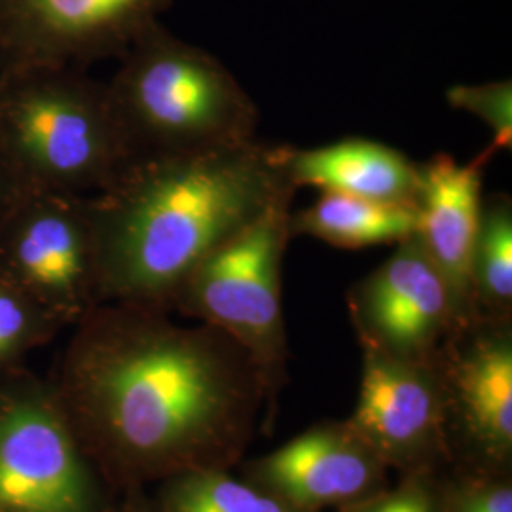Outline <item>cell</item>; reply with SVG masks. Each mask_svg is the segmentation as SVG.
<instances>
[{"label":"cell","mask_w":512,"mask_h":512,"mask_svg":"<svg viewBox=\"0 0 512 512\" xmlns=\"http://www.w3.org/2000/svg\"><path fill=\"white\" fill-rule=\"evenodd\" d=\"M73 329L48 382L114 494L238 463L275 391L226 332L126 304H101Z\"/></svg>","instance_id":"1"},{"label":"cell","mask_w":512,"mask_h":512,"mask_svg":"<svg viewBox=\"0 0 512 512\" xmlns=\"http://www.w3.org/2000/svg\"><path fill=\"white\" fill-rule=\"evenodd\" d=\"M287 188L283 145L258 139L131 165L90 198L101 304L171 313L196 264Z\"/></svg>","instance_id":"2"},{"label":"cell","mask_w":512,"mask_h":512,"mask_svg":"<svg viewBox=\"0 0 512 512\" xmlns=\"http://www.w3.org/2000/svg\"><path fill=\"white\" fill-rule=\"evenodd\" d=\"M0 152L21 190L82 198L137 164L107 82L76 67L0 71Z\"/></svg>","instance_id":"3"},{"label":"cell","mask_w":512,"mask_h":512,"mask_svg":"<svg viewBox=\"0 0 512 512\" xmlns=\"http://www.w3.org/2000/svg\"><path fill=\"white\" fill-rule=\"evenodd\" d=\"M107 88L137 162L256 139L260 112L238 78L160 21L120 57Z\"/></svg>","instance_id":"4"},{"label":"cell","mask_w":512,"mask_h":512,"mask_svg":"<svg viewBox=\"0 0 512 512\" xmlns=\"http://www.w3.org/2000/svg\"><path fill=\"white\" fill-rule=\"evenodd\" d=\"M296 188H287L255 219L224 239L186 275L173 310L226 332L279 389L287 365L281 302L283 256L293 239Z\"/></svg>","instance_id":"5"},{"label":"cell","mask_w":512,"mask_h":512,"mask_svg":"<svg viewBox=\"0 0 512 512\" xmlns=\"http://www.w3.org/2000/svg\"><path fill=\"white\" fill-rule=\"evenodd\" d=\"M52 385L27 366L0 374V512H114Z\"/></svg>","instance_id":"6"},{"label":"cell","mask_w":512,"mask_h":512,"mask_svg":"<svg viewBox=\"0 0 512 512\" xmlns=\"http://www.w3.org/2000/svg\"><path fill=\"white\" fill-rule=\"evenodd\" d=\"M0 270L65 327L101 306L90 198L21 190L0 224Z\"/></svg>","instance_id":"7"},{"label":"cell","mask_w":512,"mask_h":512,"mask_svg":"<svg viewBox=\"0 0 512 512\" xmlns=\"http://www.w3.org/2000/svg\"><path fill=\"white\" fill-rule=\"evenodd\" d=\"M173 0H0V71L120 59Z\"/></svg>","instance_id":"8"},{"label":"cell","mask_w":512,"mask_h":512,"mask_svg":"<svg viewBox=\"0 0 512 512\" xmlns=\"http://www.w3.org/2000/svg\"><path fill=\"white\" fill-rule=\"evenodd\" d=\"M348 304L361 346L408 361H435L461 329L452 293L416 234L351 287Z\"/></svg>","instance_id":"9"},{"label":"cell","mask_w":512,"mask_h":512,"mask_svg":"<svg viewBox=\"0 0 512 512\" xmlns=\"http://www.w3.org/2000/svg\"><path fill=\"white\" fill-rule=\"evenodd\" d=\"M446 391L435 361L363 346V378L349 427L387 467L421 473L444 448Z\"/></svg>","instance_id":"10"},{"label":"cell","mask_w":512,"mask_h":512,"mask_svg":"<svg viewBox=\"0 0 512 512\" xmlns=\"http://www.w3.org/2000/svg\"><path fill=\"white\" fill-rule=\"evenodd\" d=\"M385 465L346 423L321 425L247 465L251 484L304 512L348 507L384 490Z\"/></svg>","instance_id":"11"},{"label":"cell","mask_w":512,"mask_h":512,"mask_svg":"<svg viewBox=\"0 0 512 512\" xmlns=\"http://www.w3.org/2000/svg\"><path fill=\"white\" fill-rule=\"evenodd\" d=\"M446 403L458 408L471 440L488 458L512 450L511 319H475L456 330L437 355Z\"/></svg>","instance_id":"12"},{"label":"cell","mask_w":512,"mask_h":512,"mask_svg":"<svg viewBox=\"0 0 512 512\" xmlns=\"http://www.w3.org/2000/svg\"><path fill=\"white\" fill-rule=\"evenodd\" d=\"M492 156L494 150L488 147L469 164H459L454 156L440 152L420 164L416 238L452 293L461 329L475 321L471 266L484 198V167Z\"/></svg>","instance_id":"13"},{"label":"cell","mask_w":512,"mask_h":512,"mask_svg":"<svg viewBox=\"0 0 512 512\" xmlns=\"http://www.w3.org/2000/svg\"><path fill=\"white\" fill-rule=\"evenodd\" d=\"M283 169L294 188L311 186L372 202L416 207L420 164L397 148L349 137L317 148L283 145Z\"/></svg>","instance_id":"14"},{"label":"cell","mask_w":512,"mask_h":512,"mask_svg":"<svg viewBox=\"0 0 512 512\" xmlns=\"http://www.w3.org/2000/svg\"><path fill=\"white\" fill-rule=\"evenodd\" d=\"M416 230V207L372 202L338 192H321L310 207L291 215L293 238L308 236L340 249L397 245L414 236Z\"/></svg>","instance_id":"15"},{"label":"cell","mask_w":512,"mask_h":512,"mask_svg":"<svg viewBox=\"0 0 512 512\" xmlns=\"http://www.w3.org/2000/svg\"><path fill=\"white\" fill-rule=\"evenodd\" d=\"M471 289L475 319H511L512 200L505 192L482 198Z\"/></svg>","instance_id":"16"},{"label":"cell","mask_w":512,"mask_h":512,"mask_svg":"<svg viewBox=\"0 0 512 512\" xmlns=\"http://www.w3.org/2000/svg\"><path fill=\"white\" fill-rule=\"evenodd\" d=\"M158 512H304L228 471H192L158 484Z\"/></svg>","instance_id":"17"},{"label":"cell","mask_w":512,"mask_h":512,"mask_svg":"<svg viewBox=\"0 0 512 512\" xmlns=\"http://www.w3.org/2000/svg\"><path fill=\"white\" fill-rule=\"evenodd\" d=\"M65 329L8 275L0 270V374L25 365V359L48 346Z\"/></svg>","instance_id":"18"},{"label":"cell","mask_w":512,"mask_h":512,"mask_svg":"<svg viewBox=\"0 0 512 512\" xmlns=\"http://www.w3.org/2000/svg\"><path fill=\"white\" fill-rule=\"evenodd\" d=\"M446 101L452 109L476 116L492 129V150L512 147V82L497 80L484 84H456L446 90Z\"/></svg>","instance_id":"19"},{"label":"cell","mask_w":512,"mask_h":512,"mask_svg":"<svg viewBox=\"0 0 512 512\" xmlns=\"http://www.w3.org/2000/svg\"><path fill=\"white\" fill-rule=\"evenodd\" d=\"M344 512H440L439 499L423 473L408 475L395 490H382L359 503L342 509Z\"/></svg>","instance_id":"20"},{"label":"cell","mask_w":512,"mask_h":512,"mask_svg":"<svg viewBox=\"0 0 512 512\" xmlns=\"http://www.w3.org/2000/svg\"><path fill=\"white\" fill-rule=\"evenodd\" d=\"M446 512H512L511 484L505 480H471L450 495Z\"/></svg>","instance_id":"21"},{"label":"cell","mask_w":512,"mask_h":512,"mask_svg":"<svg viewBox=\"0 0 512 512\" xmlns=\"http://www.w3.org/2000/svg\"><path fill=\"white\" fill-rule=\"evenodd\" d=\"M19 192H21V188H19L18 181L0 152V224L6 217V213L10 211L12 203L16 202Z\"/></svg>","instance_id":"22"},{"label":"cell","mask_w":512,"mask_h":512,"mask_svg":"<svg viewBox=\"0 0 512 512\" xmlns=\"http://www.w3.org/2000/svg\"><path fill=\"white\" fill-rule=\"evenodd\" d=\"M114 512H158L154 497L147 490H129L118 495V503Z\"/></svg>","instance_id":"23"}]
</instances>
